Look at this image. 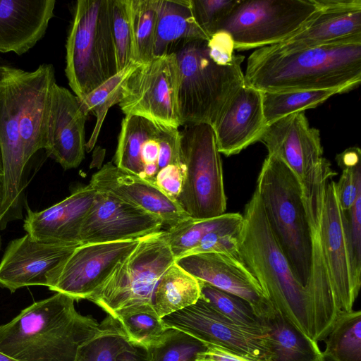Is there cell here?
Listing matches in <instances>:
<instances>
[{"mask_svg":"<svg viewBox=\"0 0 361 361\" xmlns=\"http://www.w3.org/2000/svg\"><path fill=\"white\" fill-rule=\"evenodd\" d=\"M244 80L262 92L351 90L361 81V35L299 49L259 48L248 57Z\"/></svg>","mask_w":361,"mask_h":361,"instance_id":"obj_1","label":"cell"},{"mask_svg":"<svg viewBox=\"0 0 361 361\" xmlns=\"http://www.w3.org/2000/svg\"><path fill=\"white\" fill-rule=\"evenodd\" d=\"M71 296L56 293L0 325V353L16 361H74L99 324L80 314Z\"/></svg>","mask_w":361,"mask_h":361,"instance_id":"obj_2","label":"cell"},{"mask_svg":"<svg viewBox=\"0 0 361 361\" xmlns=\"http://www.w3.org/2000/svg\"><path fill=\"white\" fill-rule=\"evenodd\" d=\"M243 217L239 259L256 279L274 310L316 342L310 295L295 279L275 240L255 190L245 207Z\"/></svg>","mask_w":361,"mask_h":361,"instance_id":"obj_3","label":"cell"},{"mask_svg":"<svg viewBox=\"0 0 361 361\" xmlns=\"http://www.w3.org/2000/svg\"><path fill=\"white\" fill-rule=\"evenodd\" d=\"M255 191L275 240L295 279L307 288L312 270V240L300 180L283 160L268 154Z\"/></svg>","mask_w":361,"mask_h":361,"instance_id":"obj_4","label":"cell"},{"mask_svg":"<svg viewBox=\"0 0 361 361\" xmlns=\"http://www.w3.org/2000/svg\"><path fill=\"white\" fill-rule=\"evenodd\" d=\"M65 73L79 100L118 73L111 0H78L66 44Z\"/></svg>","mask_w":361,"mask_h":361,"instance_id":"obj_5","label":"cell"},{"mask_svg":"<svg viewBox=\"0 0 361 361\" xmlns=\"http://www.w3.org/2000/svg\"><path fill=\"white\" fill-rule=\"evenodd\" d=\"M174 54L180 70L178 101L182 125L214 123L226 103L245 84L241 63L235 54L231 63L219 66L209 55L207 41L192 40Z\"/></svg>","mask_w":361,"mask_h":361,"instance_id":"obj_6","label":"cell"},{"mask_svg":"<svg viewBox=\"0 0 361 361\" xmlns=\"http://www.w3.org/2000/svg\"><path fill=\"white\" fill-rule=\"evenodd\" d=\"M180 134V160L184 177L176 203L192 219L226 213L221 154L212 127L206 123L185 125Z\"/></svg>","mask_w":361,"mask_h":361,"instance_id":"obj_7","label":"cell"},{"mask_svg":"<svg viewBox=\"0 0 361 361\" xmlns=\"http://www.w3.org/2000/svg\"><path fill=\"white\" fill-rule=\"evenodd\" d=\"M175 262L164 231L140 240L134 250L86 300L108 315L142 305H153V295L162 274Z\"/></svg>","mask_w":361,"mask_h":361,"instance_id":"obj_8","label":"cell"},{"mask_svg":"<svg viewBox=\"0 0 361 361\" xmlns=\"http://www.w3.org/2000/svg\"><path fill=\"white\" fill-rule=\"evenodd\" d=\"M320 9L316 0H239L219 30L231 35L235 50L261 48L294 35Z\"/></svg>","mask_w":361,"mask_h":361,"instance_id":"obj_9","label":"cell"},{"mask_svg":"<svg viewBox=\"0 0 361 361\" xmlns=\"http://www.w3.org/2000/svg\"><path fill=\"white\" fill-rule=\"evenodd\" d=\"M180 70L175 54L138 64L125 80L118 105L126 115L166 128L182 125L178 108Z\"/></svg>","mask_w":361,"mask_h":361,"instance_id":"obj_10","label":"cell"},{"mask_svg":"<svg viewBox=\"0 0 361 361\" xmlns=\"http://www.w3.org/2000/svg\"><path fill=\"white\" fill-rule=\"evenodd\" d=\"M167 329H176L204 345L220 346L262 361H272L269 329L238 324L200 298L194 304L162 318Z\"/></svg>","mask_w":361,"mask_h":361,"instance_id":"obj_11","label":"cell"},{"mask_svg":"<svg viewBox=\"0 0 361 361\" xmlns=\"http://www.w3.org/2000/svg\"><path fill=\"white\" fill-rule=\"evenodd\" d=\"M19 68L0 66V147L3 163L1 228L21 219L26 163L20 135Z\"/></svg>","mask_w":361,"mask_h":361,"instance_id":"obj_12","label":"cell"},{"mask_svg":"<svg viewBox=\"0 0 361 361\" xmlns=\"http://www.w3.org/2000/svg\"><path fill=\"white\" fill-rule=\"evenodd\" d=\"M334 177L327 179L323 188L318 227L336 307L342 314L353 310L360 289L353 276L345 221L337 197Z\"/></svg>","mask_w":361,"mask_h":361,"instance_id":"obj_13","label":"cell"},{"mask_svg":"<svg viewBox=\"0 0 361 361\" xmlns=\"http://www.w3.org/2000/svg\"><path fill=\"white\" fill-rule=\"evenodd\" d=\"M79 245L38 241L27 233L11 240L0 262V286L11 293L33 286L50 289Z\"/></svg>","mask_w":361,"mask_h":361,"instance_id":"obj_14","label":"cell"},{"mask_svg":"<svg viewBox=\"0 0 361 361\" xmlns=\"http://www.w3.org/2000/svg\"><path fill=\"white\" fill-rule=\"evenodd\" d=\"M97 191V190H96ZM162 221L145 210L97 191L80 233L81 245L140 240L157 233Z\"/></svg>","mask_w":361,"mask_h":361,"instance_id":"obj_15","label":"cell"},{"mask_svg":"<svg viewBox=\"0 0 361 361\" xmlns=\"http://www.w3.org/2000/svg\"><path fill=\"white\" fill-rule=\"evenodd\" d=\"M175 263L196 279L245 300L262 320L274 314L259 283L239 257L204 252L179 257Z\"/></svg>","mask_w":361,"mask_h":361,"instance_id":"obj_16","label":"cell"},{"mask_svg":"<svg viewBox=\"0 0 361 361\" xmlns=\"http://www.w3.org/2000/svg\"><path fill=\"white\" fill-rule=\"evenodd\" d=\"M140 240L78 246L49 289L73 298L87 299L111 275L116 266L136 247Z\"/></svg>","mask_w":361,"mask_h":361,"instance_id":"obj_17","label":"cell"},{"mask_svg":"<svg viewBox=\"0 0 361 361\" xmlns=\"http://www.w3.org/2000/svg\"><path fill=\"white\" fill-rule=\"evenodd\" d=\"M328 174L318 171L302 185V197L310 224L312 240V264L307 289L312 304L316 342L323 341L341 315L339 314L322 253L318 216L319 204Z\"/></svg>","mask_w":361,"mask_h":361,"instance_id":"obj_18","label":"cell"},{"mask_svg":"<svg viewBox=\"0 0 361 361\" xmlns=\"http://www.w3.org/2000/svg\"><path fill=\"white\" fill-rule=\"evenodd\" d=\"M87 116L75 94L56 82L53 84L44 149L66 170L77 168L85 158Z\"/></svg>","mask_w":361,"mask_h":361,"instance_id":"obj_19","label":"cell"},{"mask_svg":"<svg viewBox=\"0 0 361 361\" xmlns=\"http://www.w3.org/2000/svg\"><path fill=\"white\" fill-rule=\"evenodd\" d=\"M268 154L283 160L301 184L314 173L323 158L319 130L311 127L304 113L298 112L268 124L260 140Z\"/></svg>","mask_w":361,"mask_h":361,"instance_id":"obj_20","label":"cell"},{"mask_svg":"<svg viewBox=\"0 0 361 361\" xmlns=\"http://www.w3.org/2000/svg\"><path fill=\"white\" fill-rule=\"evenodd\" d=\"M263 92L246 84L233 94L212 126L220 154H237L259 141L267 126Z\"/></svg>","mask_w":361,"mask_h":361,"instance_id":"obj_21","label":"cell"},{"mask_svg":"<svg viewBox=\"0 0 361 361\" xmlns=\"http://www.w3.org/2000/svg\"><path fill=\"white\" fill-rule=\"evenodd\" d=\"M90 184L159 218L164 226L173 227L190 217L156 185L123 170L112 162L94 173Z\"/></svg>","mask_w":361,"mask_h":361,"instance_id":"obj_22","label":"cell"},{"mask_svg":"<svg viewBox=\"0 0 361 361\" xmlns=\"http://www.w3.org/2000/svg\"><path fill=\"white\" fill-rule=\"evenodd\" d=\"M89 183L61 202L39 212L27 207L23 228L33 239L51 243L81 245L80 233L96 195Z\"/></svg>","mask_w":361,"mask_h":361,"instance_id":"obj_23","label":"cell"},{"mask_svg":"<svg viewBox=\"0 0 361 361\" xmlns=\"http://www.w3.org/2000/svg\"><path fill=\"white\" fill-rule=\"evenodd\" d=\"M320 11L279 44L284 49L317 47L361 35V0H316Z\"/></svg>","mask_w":361,"mask_h":361,"instance_id":"obj_24","label":"cell"},{"mask_svg":"<svg viewBox=\"0 0 361 361\" xmlns=\"http://www.w3.org/2000/svg\"><path fill=\"white\" fill-rule=\"evenodd\" d=\"M55 0H0V52L21 55L45 35Z\"/></svg>","mask_w":361,"mask_h":361,"instance_id":"obj_25","label":"cell"},{"mask_svg":"<svg viewBox=\"0 0 361 361\" xmlns=\"http://www.w3.org/2000/svg\"><path fill=\"white\" fill-rule=\"evenodd\" d=\"M165 128L145 118L126 115L118 138L115 165L155 185Z\"/></svg>","mask_w":361,"mask_h":361,"instance_id":"obj_26","label":"cell"},{"mask_svg":"<svg viewBox=\"0 0 361 361\" xmlns=\"http://www.w3.org/2000/svg\"><path fill=\"white\" fill-rule=\"evenodd\" d=\"M155 4L154 57L174 54L192 40H209L193 16L190 0H155Z\"/></svg>","mask_w":361,"mask_h":361,"instance_id":"obj_27","label":"cell"},{"mask_svg":"<svg viewBox=\"0 0 361 361\" xmlns=\"http://www.w3.org/2000/svg\"><path fill=\"white\" fill-rule=\"evenodd\" d=\"M200 298L197 279L175 262L162 274L153 295V307L159 317L184 309Z\"/></svg>","mask_w":361,"mask_h":361,"instance_id":"obj_28","label":"cell"},{"mask_svg":"<svg viewBox=\"0 0 361 361\" xmlns=\"http://www.w3.org/2000/svg\"><path fill=\"white\" fill-rule=\"evenodd\" d=\"M269 329L272 361H322L323 353L314 342L275 311L263 320Z\"/></svg>","mask_w":361,"mask_h":361,"instance_id":"obj_29","label":"cell"},{"mask_svg":"<svg viewBox=\"0 0 361 361\" xmlns=\"http://www.w3.org/2000/svg\"><path fill=\"white\" fill-rule=\"evenodd\" d=\"M111 317L120 323L132 345L146 350L157 345L167 330L153 305L123 309Z\"/></svg>","mask_w":361,"mask_h":361,"instance_id":"obj_30","label":"cell"},{"mask_svg":"<svg viewBox=\"0 0 361 361\" xmlns=\"http://www.w3.org/2000/svg\"><path fill=\"white\" fill-rule=\"evenodd\" d=\"M324 356L334 361H361V312L343 313L326 337Z\"/></svg>","mask_w":361,"mask_h":361,"instance_id":"obj_31","label":"cell"},{"mask_svg":"<svg viewBox=\"0 0 361 361\" xmlns=\"http://www.w3.org/2000/svg\"><path fill=\"white\" fill-rule=\"evenodd\" d=\"M131 345L120 323L107 314L97 333L79 346L74 361H115Z\"/></svg>","mask_w":361,"mask_h":361,"instance_id":"obj_32","label":"cell"},{"mask_svg":"<svg viewBox=\"0 0 361 361\" xmlns=\"http://www.w3.org/2000/svg\"><path fill=\"white\" fill-rule=\"evenodd\" d=\"M343 93L339 90L263 92L262 103L267 124L286 116L315 108L331 97Z\"/></svg>","mask_w":361,"mask_h":361,"instance_id":"obj_33","label":"cell"},{"mask_svg":"<svg viewBox=\"0 0 361 361\" xmlns=\"http://www.w3.org/2000/svg\"><path fill=\"white\" fill-rule=\"evenodd\" d=\"M134 62L142 64L154 58L157 25L155 0H129Z\"/></svg>","mask_w":361,"mask_h":361,"instance_id":"obj_34","label":"cell"},{"mask_svg":"<svg viewBox=\"0 0 361 361\" xmlns=\"http://www.w3.org/2000/svg\"><path fill=\"white\" fill-rule=\"evenodd\" d=\"M139 63H132L106 80L90 92L83 99L80 100L84 110L89 114L93 113L97 118L94 131L86 147L88 151L94 145L102 123L109 108L118 104L122 86Z\"/></svg>","mask_w":361,"mask_h":361,"instance_id":"obj_35","label":"cell"},{"mask_svg":"<svg viewBox=\"0 0 361 361\" xmlns=\"http://www.w3.org/2000/svg\"><path fill=\"white\" fill-rule=\"evenodd\" d=\"M233 214L224 213L219 216L201 220L190 218L164 230V237L175 259L189 255L204 235L226 224Z\"/></svg>","mask_w":361,"mask_h":361,"instance_id":"obj_36","label":"cell"},{"mask_svg":"<svg viewBox=\"0 0 361 361\" xmlns=\"http://www.w3.org/2000/svg\"><path fill=\"white\" fill-rule=\"evenodd\" d=\"M199 282L200 298L219 313L241 325L257 328L265 326L264 321L255 314L245 300L205 282Z\"/></svg>","mask_w":361,"mask_h":361,"instance_id":"obj_37","label":"cell"},{"mask_svg":"<svg viewBox=\"0 0 361 361\" xmlns=\"http://www.w3.org/2000/svg\"><path fill=\"white\" fill-rule=\"evenodd\" d=\"M206 345L180 330L167 329L162 340L147 349L149 361H195Z\"/></svg>","mask_w":361,"mask_h":361,"instance_id":"obj_38","label":"cell"},{"mask_svg":"<svg viewBox=\"0 0 361 361\" xmlns=\"http://www.w3.org/2000/svg\"><path fill=\"white\" fill-rule=\"evenodd\" d=\"M361 151L359 147L346 149L336 156V161L342 173L336 190L340 207L343 211L349 210L357 195L361 191Z\"/></svg>","mask_w":361,"mask_h":361,"instance_id":"obj_39","label":"cell"},{"mask_svg":"<svg viewBox=\"0 0 361 361\" xmlns=\"http://www.w3.org/2000/svg\"><path fill=\"white\" fill-rule=\"evenodd\" d=\"M111 25L118 72L134 62L129 0H111Z\"/></svg>","mask_w":361,"mask_h":361,"instance_id":"obj_40","label":"cell"},{"mask_svg":"<svg viewBox=\"0 0 361 361\" xmlns=\"http://www.w3.org/2000/svg\"><path fill=\"white\" fill-rule=\"evenodd\" d=\"M193 16L209 38L216 32L239 0H190Z\"/></svg>","mask_w":361,"mask_h":361,"instance_id":"obj_41","label":"cell"},{"mask_svg":"<svg viewBox=\"0 0 361 361\" xmlns=\"http://www.w3.org/2000/svg\"><path fill=\"white\" fill-rule=\"evenodd\" d=\"M343 211V210H342ZM345 221L351 269L357 288L361 286V191L352 207L343 211Z\"/></svg>","mask_w":361,"mask_h":361,"instance_id":"obj_42","label":"cell"},{"mask_svg":"<svg viewBox=\"0 0 361 361\" xmlns=\"http://www.w3.org/2000/svg\"><path fill=\"white\" fill-rule=\"evenodd\" d=\"M207 47L210 58L219 66L229 65L235 58L234 42L226 31L214 33L207 41Z\"/></svg>","mask_w":361,"mask_h":361,"instance_id":"obj_43","label":"cell"},{"mask_svg":"<svg viewBox=\"0 0 361 361\" xmlns=\"http://www.w3.org/2000/svg\"><path fill=\"white\" fill-rule=\"evenodd\" d=\"M205 345L206 349L197 354L195 361H262L220 346Z\"/></svg>","mask_w":361,"mask_h":361,"instance_id":"obj_44","label":"cell"},{"mask_svg":"<svg viewBox=\"0 0 361 361\" xmlns=\"http://www.w3.org/2000/svg\"><path fill=\"white\" fill-rule=\"evenodd\" d=\"M115 361H149L147 350L131 345L119 353Z\"/></svg>","mask_w":361,"mask_h":361,"instance_id":"obj_45","label":"cell"},{"mask_svg":"<svg viewBox=\"0 0 361 361\" xmlns=\"http://www.w3.org/2000/svg\"><path fill=\"white\" fill-rule=\"evenodd\" d=\"M0 361H16V360L0 353Z\"/></svg>","mask_w":361,"mask_h":361,"instance_id":"obj_46","label":"cell"},{"mask_svg":"<svg viewBox=\"0 0 361 361\" xmlns=\"http://www.w3.org/2000/svg\"><path fill=\"white\" fill-rule=\"evenodd\" d=\"M0 178L1 179L3 178V163H2L1 147H0Z\"/></svg>","mask_w":361,"mask_h":361,"instance_id":"obj_47","label":"cell"},{"mask_svg":"<svg viewBox=\"0 0 361 361\" xmlns=\"http://www.w3.org/2000/svg\"><path fill=\"white\" fill-rule=\"evenodd\" d=\"M1 192H2V179L0 178V202L1 198Z\"/></svg>","mask_w":361,"mask_h":361,"instance_id":"obj_48","label":"cell"},{"mask_svg":"<svg viewBox=\"0 0 361 361\" xmlns=\"http://www.w3.org/2000/svg\"><path fill=\"white\" fill-rule=\"evenodd\" d=\"M322 361H334V360H333L323 355V359L322 360Z\"/></svg>","mask_w":361,"mask_h":361,"instance_id":"obj_49","label":"cell"},{"mask_svg":"<svg viewBox=\"0 0 361 361\" xmlns=\"http://www.w3.org/2000/svg\"><path fill=\"white\" fill-rule=\"evenodd\" d=\"M0 224H1V218H0ZM1 235H0V249H1Z\"/></svg>","mask_w":361,"mask_h":361,"instance_id":"obj_50","label":"cell"}]
</instances>
